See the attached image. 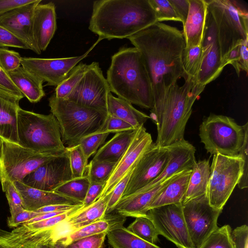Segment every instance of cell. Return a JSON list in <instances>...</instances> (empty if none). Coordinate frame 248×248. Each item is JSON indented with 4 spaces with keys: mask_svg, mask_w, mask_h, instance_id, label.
Instances as JSON below:
<instances>
[{
    "mask_svg": "<svg viewBox=\"0 0 248 248\" xmlns=\"http://www.w3.org/2000/svg\"><path fill=\"white\" fill-rule=\"evenodd\" d=\"M107 80L110 92L140 108L151 109L154 97L150 79L140 51L123 47L111 57Z\"/></svg>",
    "mask_w": 248,
    "mask_h": 248,
    "instance_id": "obj_4",
    "label": "cell"
},
{
    "mask_svg": "<svg viewBox=\"0 0 248 248\" xmlns=\"http://www.w3.org/2000/svg\"><path fill=\"white\" fill-rule=\"evenodd\" d=\"M182 204L190 239L197 248L218 228L217 219L222 210L216 209L210 204L207 194Z\"/></svg>",
    "mask_w": 248,
    "mask_h": 248,
    "instance_id": "obj_12",
    "label": "cell"
},
{
    "mask_svg": "<svg viewBox=\"0 0 248 248\" xmlns=\"http://www.w3.org/2000/svg\"><path fill=\"white\" fill-rule=\"evenodd\" d=\"M204 88L188 78L182 86L177 83L172 85L164 97L154 105L149 117L156 125V146L167 147L184 139L192 106Z\"/></svg>",
    "mask_w": 248,
    "mask_h": 248,
    "instance_id": "obj_3",
    "label": "cell"
},
{
    "mask_svg": "<svg viewBox=\"0 0 248 248\" xmlns=\"http://www.w3.org/2000/svg\"><path fill=\"white\" fill-rule=\"evenodd\" d=\"M105 185V183H91L82 206L80 208H85L97 200L103 191Z\"/></svg>",
    "mask_w": 248,
    "mask_h": 248,
    "instance_id": "obj_53",
    "label": "cell"
},
{
    "mask_svg": "<svg viewBox=\"0 0 248 248\" xmlns=\"http://www.w3.org/2000/svg\"><path fill=\"white\" fill-rule=\"evenodd\" d=\"M199 136L211 155L235 156L248 137V123L240 125L230 117L211 113L200 124Z\"/></svg>",
    "mask_w": 248,
    "mask_h": 248,
    "instance_id": "obj_8",
    "label": "cell"
},
{
    "mask_svg": "<svg viewBox=\"0 0 248 248\" xmlns=\"http://www.w3.org/2000/svg\"><path fill=\"white\" fill-rule=\"evenodd\" d=\"M234 248H248V227L243 225L231 232Z\"/></svg>",
    "mask_w": 248,
    "mask_h": 248,
    "instance_id": "obj_51",
    "label": "cell"
},
{
    "mask_svg": "<svg viewBox=\"0 0 248 248\" xmlns=\"http://www.w3.org/2000/svg\"><path fill=\"white\" fill-rule=\"evenodd\" d=\"M230 225L218 227L197 248H234Z\"/></svg>",
    "mask_w": 248,
    "mask_h": 248,
    "instance_id": "obj_38",
    "label": "cell"
},
{
    "mask_svg": "<svg viewBox=\"0 0 248 248\" xmlns=\"http://www.w3.org/2000/svg\"><path fill=\"white\" fill-rule=\"evenodd\" d=\"M189 3L188 15L182 31L187 48L201 44L207 10L205 0H189Z\"/></svg>",
    "mask_w": 248,
    "mask_h": 248,
    "instance_id": "obj_25",
    "label": "cell"
},
{
    "mask_svg": "<svg viewBox=\"0 0 248 248\" xmlns=\"http://www.w3.org/2000/svg\"><path fill=\"white\" fill-rule=\"evenodd\" d=\"M243 164L239 154L232 156L214 155L207 193L213 207L222 210L241 179Z\"/></svg>",
    "mask_w": 248,
    "mask_h": 248,
    "instance_id": "obj_9",
    "label": "cell"
},
{
    "mask_svg": "<svg viewBox=\"0 0 248 248\" xmlns=\"http://www.w3.org/2000/svg\"><path fill=\"white\" fill-rule=\"evenodd\" d=\"M133 130L136 129L126 122L115 116L108 114L103 126L95 133H117Z\"/></svg>",
    "mask_w": 248,
    "mask_h": 248,
    "instance_id": "obj_47",
    "label": "cell"
},
{
    "mask_svg": "<svg viewBox=\"0 0 248 248\" xmlns=\"http://www.w3.org/2000/svg\"><path fill=\"white\" fill-rule=\"evenodd\" d=\"M205 1L217 27L223 64L224 59L234 47L243 41H248V9L239 0Z\"/></svg>",
    "mask_w": 248,
    "mask_h": 248,
    "instance_id": "obj_7",
    "label": "cell"
},
{
    "mask_svg": "<svg viewBox=\"0 0 248 248\" xmlns=\"http://www.w3.org/2000/svg\"><path fill=\"white\" fill-rule=\"evenodd\" d=\"M100 41L98 39L87 51L79 56L52 59L22 57L21 65L44 82H46V85L57 87Z\"/></svg>",
    "mask_w": 248,
    "mask_h": 248,
    "instance_id": "obj_16",
    "label": "cell"
},
{
    "mask_svg": "<svg viewBox=\"0 0 248 248\" xmlns=\"http://www.w3.org/2000/svg\"><path fill=\"white\" fill-rule=\"evenodd\" d=\"M192 169L177 174L152 201L148 210L167 204L182 203Z\"/></svg>",
    "mask_w": 248,
    "mask_h": 248,
    "instance_id": "obj_26",
    "label": "cell"
},
{
    "mask_svg": "<svg viewBox=\"0 0 248 248\" xmlns=\"http://www.w3.org/2000/svg\"><path fill=\"white\" fill-rule=\"evenodd\" d=\"M41 1V0H34L31 3L13 9L0 16V25L24 41L30 50L37 54L41 52L34 41L32 17L35 7Z\"/></svg>",
    "mask_w": 248,
    "mask_h": 248,
    "instance_id": "obj_20",
    "label": "cell"
},
{
    "mask_svg": "<svg viewBox=\"0 0 248 248\" xmlns=\"http://www.w3.org/2000/svg\"><path fill=\"white\" fill-rule=\"evenodd\" d=\"M169 156L168 146L159 147L153 143L135 166L122 198L133 194L155 180L165 168Z\"/></svg>",
    "mask_w": 248,
    "mask_h": 248,
    "instance_id": "obj_14",
    "label": "cell"
},
{
    "mask_svg": "<svg viewBox=\"0 0 248 248\" xmlns=\"http://www.w3.org/2000/svg\"><path fill=\"white\" fill-rule=\"evenodd\" d=\"M19 103L0 96V138L18 144L17 113Z\"/></svg>",
    "mask_w": 248,
    "mask_h": 248,
    "instance_id": "obj_30",
    "label": "cell"
},
{
    "mask_svg": "<svg viewBox=\"0 0 248 248\" xmlns=\"http://www.w3.org/2000/svg\"><path fill=\"white\" fill-rule=\"evenodd\" d=\"M90 184V181L87 175H85L69 180L58 186L53 191L83 203Z\"/></svg>",
    "mask_w": 248,
    "mask_h": 248,
    "instance_id": "obj_35",
    "label": "cell"
},
{
    "mask_svg": "<svg viewBox=\"0 0 248 248\" xmlns=\"http://www.w3.org/2000/svg\"><path fill=\"white\" fill-rule=\"evenodd\" d=\"M149 0H98L93 1L89 30L104 39H124L156 22Z\"/></svg>",
    "mask_w": 248,
    "mask_h": 248,
    "instance_id": "obj_2",
    "label": "cell"
},
{
    "mask_svg": "<svg viewBox=\"0 0 248 248\" xmlns=\"http://www.w3.org/2000/svg\"><path fill=\"white\" fill-rule=\"evenodd\" d=\"M37 231L22 225L7 232L0 229V248H20L34 240Z\"/></svg>",
    "mask_w": 248,
    "mask_h": 248,
    "instance_id": "obj_33",
    "label": "cell"
},
{
    "mask_svg": "<svg viewBox=\"0 0 248 248\" xmlns=\"http://www.w3.org/2000/svg\"><path fill=\"white\" fill-rule=\"evenodd\" d=\"M88 64L80 62L70 71L66 78L57 86L54 93L58 98L65 99L80 81L85 74Z\"/></svg>",
    "mask_w": 248,
    "mask_h": 248,
    "instance_id": "obj_37",
    "label": "cell"
},
{
    "mask_svg": "<svg viewBox=\"0 0 248 248\" xmlns=\"http://www.w3.org/2000/svg\"><path fill=\"white\" fill-rule=\"evenodd\" d=\"M57 29L55 5L52 2L38 4L32 17V31L35 43L42 52L46 50Z\"/></svg>",
    "mask_w": 248,
    "mask_h": 248,
    "instance_id": "obj_22",
    "label": "cell"
},
{
    "mask_svg": "<svg viewBox=\"0 0 248 248\" xmlns=\"http://www.w3.org/2000/svg\"><path fill=\"white\" fill-rule=\"evenodd\" d=\"M153 144L151 135L146 131L144 125L138 129L127 150L107 180L99 197L111 192L118 182L134 167L142 155Z\"/></svg>",
    "mask_w": 248,
    "mask_h": 248,
    "instance_id": "obj_18",
    "label": "cell"
},
{
    "mask_svg": "<svg viewBox=\"0 0 248 248\" xmlns=\"http://www.w3.org/2000/svg\"><path fill=\"white\" fill-rule=\"evenodd\" d=\"M248 41H242L239 46V60L238 69L246 72L247 75L248 71Z\"/></svg>",
    "mask_w": 248,
    "mask_h": 248,
    "instance_id": "obj_57",
    "label": "cell"
},
{
    "mask_svg": "<svg viewBox=\"0 0 248 248\" xmlns=\"http://www.w3.org/2000/svg\"><path fill=\"white\" fill-rule=\"evenodd\" d=\"M59 155L34 152L18 144L2 140L0 156L1 186L7 181L21 182L42 164Z\"/></svg>",
    "mask_w": 248,
    "mask_h": 248,
    "instance_id": "obj_10",
    "label": "cell"
},
{
    "mask_svg": "<svg viewBox=\"0 0 248 248\" xmlns=\"http://www.w3.org/2000/svg\"><path fill=\"white\" fill-rule=\"evenodd\" d=\"M168 147L170 156L163 170L152 182L138 190L152 188L176 174L192 169L197 162L195 156L196 149L192 144L184 139Z\"/></svg>",
    "mask_w": 248,
    "mask_h": 248,
    "instance_id": "obj_21",
    "label": "cell"
},
{
    "mask_svg": "<svg viewBox=\"0 0 248 248\" xmlns=\"http://www.w3.org/2000/svg\"><path fill=\"white\" fill-rule=\"evenodd\" d=\"M20 54L7 47H0V67L6 73L21 66Z\"/></svg>",
    "mask_w": 248,
    "mask_h": 248,
    "instance_id": "obj_45",
    "label": "cell"
},
{
    "mask_svg": "<svg viewBox=\"0 0 248 248\" xmlns=\"http://www.w3.org/2000/svg\"></svg>",
    "mask_w": 248,
    "mask_h": 248,
    "instance_id": "obj_60",
    "label": "cell"
},
{
    "mask_svg": "<svg viewBox=\"0 0 248 248\" xmlns=\"http://www.w3.org/2000/svg\"><path fill=\"white\" fill-rule=\"evenodd\" d=\"M110 89L97 62L88 64L83 78L65 99L82 106L107 111Z\"/></svg>",
    "mask_w": 248,
    "mask_h": 248,
    "instance_id": "obj_13",
    "label": "cell"
},
{
    "mask_svg": "<svg viewBox=\"0 0 248 248\" xmlns=\"http://www.w3.org/2000/svg\"><path fill=\"white\" fill-rule=\"evenodd\" d=\"M177 174L152 188L145 190H138L129 196L122 198L113 211L115 213L125 217H137L146 215L148 211L149 205L153 199Z\"/></svg>",
    "mask_w": 248,
    "mask_h": 248,
    "instance_id": "obj_24",
    "label": "cell"
},
{
    "mask_svg": "<svg viewBox=\"0 0 248 248\" xmlns=\"http://www.w3.org/2000/svg\"><path fill=\"white\" fill-rule=\"evenodd\" d=\"M17 137L19 145L34 152L61 155L66 150L59 125L52 113L41 114L19 107Z\"/></svg>",
    "mask_w": 248,
    "mask_h": 248,
    "instance_id": "obj_6",
    "label": "cell"
},
{
    "mask_svg": "<svg viewBox=\"0 0 248 248\" xmlns=\"http://www.w3.org/2000/svg\"><path fill=\"white\" fill-rule=\"evenodd\" d=\"M13 83L31 103H37L45 95L43 81L21 65L7 73Z\"/></svg>",
    "mask_w": 248,
    "mask_h": 248,
    "instance_id": "obj_27",
    "label": "cell"
},
{
    "mask_svg": "<svg viewBox=\"0 0 248 248\" xmlns=\"http://www.w3.org/2000/svg\"><path fill=\"white\" fill-rule=\"evenodd\" d=\"M107 233L102 232L85 237L66 245L64 248H101Z\"/></svg>",
    "mask_w": 248,
    "mask_h": 248,
    "instance_id": "obj_46",
    "label": "cell"
},
{
    "mask_svg": "<svg viewBox=\"0 0 248 248\" xmlns=\"http://www.w3.org/2000/svg\"><path fill=\"white\" fill-rule=\"evenodd\" d=\"M117 163L92 160L88 165L86 172L90 183H106Z\"/></svg>",
    "mask_w": 248,
    "mask_h": 248,
    "instance_id": "obj_39",
    "label": "cell"
},
{
    "mask_svg": "<svg viewBox=\"0 0 248 248\" xmlns=\"http://www.w3.org/2000/svg\"><path fill=\"white\" fill-rule=\"evenodd\" d=\"M2 142V140L0 138V154H1Z\"/></svg>",
    "mask_w": 248,
    "mask_h": 248,
    "instance_id": "obj_59",
    "label": "cell"
},
{
    "mask_svg": "<svg viewBox=\"0 0 248 248\" xmlns=\"http://www.w3.org/2000/svg\"><path fill=\"white\" fill-rule=\"evenodd\" d=\"M107 236L113 248H160L138 237L123 225L111 229Z\"/></svg>",
    "mask_w": 248,
    "mask_h": 248,
    "instance_id": "obj_32",
    "label": "cell"
},
{
    "mask_svg": "<svg viewBox=\"0 0 248 248\" xmlns=\"http://www.w3.org/2000/svg\"><path fill=\"white\" fill-rule=\"evenodd\" d=\"M20 248H55L54 242L49 238L39 240L35 239Z\"/></svg>",
    "mask_w": 248,
    "mask_h": 248,
    "instance_id": "obj_58",
    "label": "cell"
},
{
    "mask_svg": "<svg viewBox=\"0 0 248 248\" xmlns=\"http://www.w3.org/2000/svg\"><path fill=\"white\" fill-rule=\"evenodd\" d=\"M202 46V60L196 82L199 87L205 88L219 77L224 68L217 27L208 7Z\"/></svg>",
    "mask_w": 248,
    "mask_h": 248,
    "instance_id": "obj_15",
    "label": "cell"
},
{
    "mask_svg": "<svg viewBox=\"0 0 248 248\" xmlns=\"http://www.w3.org/2000/svg\"><path fill=\"white\" fill-rule=\"evenodd\" d=\"M7 47L30 49L26 43L0 25V47Z\"/></svg>",
    "mask_w": 248,
    "mask_h": 248,
    "instance_id": "obj_50",
    "label": "cell"
},
{
    "mask_svg": "<svg viewBox=\"0 0 248 248\" xmlns=\"http://www.w3.org/2000/svg\"><path fill=\"white\" fill-rule=\"evenodd\" d=\"M34 0H0V16L13 9L31 3Z\"/></svg>",
    "mask_w": 248,
    "mask_h": 248,
    "instance_id": "obj_56",
    "label": "cell"
},
{
    "mask_svg": "<svg viewBox=\"0 0 248 248\" xmlns=\"http://www.w3.org/2000/svg\"><path fill=\"white\" fill-rule=\"evenodd\" d=\"M128 39L144 61L152 84L154 105L180 78L186 79L182 63L186 47L182 31L156 22Z\"/></svg>",
    "mask_w": 248,
    "mask_h": 248,
    "instance_id": "obj_1",
    "label": "cell"
},
{
    "mask_svg": "<svg viewBox=\"0 0 248 248\" xmlns=\"http://www.w3.org/2000/svg\"><path fill=\"white\" fill-rule=\"evenodd\" d=\"M78 210H71L44 220L32 223H24L23 225H26L29 229L32 230L42 231L46 230L57 225Z\"/></svg>",
    "mask_w": 248,
    "mask_h": 248,
    "instance_id": "obj_49",
    "label": "cell"
},
{
    "mask_svg": "<svg viewBox=\"0 0 248 248\" xmlns=\"http://www.w3.org/2000/svg\"><path fill=\"white\" fill-rule=\"evenodd\" d=\"M109 133H93L82 138L77 144L80 145L86 158L88 159L96 153L103 144Z\"/></svg>",
    "mask_w": 248,
    "mask_h": 248,
    "instance_id": "obj_42",
    "label": "cell"
},
{
    "mask_svg": "<svg viewBox=\"0 0 248 248\" xmlns=\"http://www.w3.org/2000/svg\"><path fill=\"white\" fill-rule=\"evenodd\" d=\"M210 177L209 160L197 162L192 169L187 190L182 204L207 193Z\"/></svg>",
    "mask_w": 248,
    "mask_h": 248,
    "instance_id": "obj_31",
    "label": "cell"
},
{
    "mask_svg": "<svg viewBox=\"0 0 248 248\" xmlns=\"http://www.w3.org/2000/svg\"><path fill=\"white\" fill-rule=\"evenodd\" d=\"M73 179L84 176L87 172L88 160L86 158L80 146L77 144L67 147Z\"/></svg>",
    "mask_w": 248,
    "mask_h": 248,
    "instance_id": "obj_40",
    "label": "cell"
},
{
    "mask_svg": "<svg viewBox=\"0 0 248 248\" xmlns=\"http://www.w3.org/2000/svg\"><path fill=\"white\" fill-rule=\"evenodd\" d=\"M134 168L127 172L114 188L108 202L106 214L113 211L115 207L122 198Z\"/></svg>",
    "mask_w": 248,
    "mask_h": 248,
    "instance_id": "obj_48",
    "label": "cell"
},
{
    "mask_svg": "<svg viewBox=\"0 0 248 248\" xmlns=\"http://www.w3.org/2000/svg\"><path fill=\"white\" fill-rule=\"evenodd\" d=\"M111 193L99 197L90 205L79 208L66 219L50 228V238L53 242H56L71 232L103 218L106 214Z\"/></svg>",
    "mask_w": 248,
    "mask_h": 248,
    "instance_id": "obj_19",
    "label": "cell"
},
{
    "mask_svg": "<svg viewBox=\"0 0 248 248\" xmlns=\"http://www.w3.org/2000/svg\"><path fill=\"white\" fill-rule=\"evenodd\" d=\"M137 129L116 133L95 153L93 160L118 163L131 142Z\"/></svg>",
    "mask_w": 248,
    "mask_h": 248,
    "instance_id": "obj_28",
    "label": "cell"
},
{
    "mask_svg": "<svg viewBox=\"0 0 248 248\" xmlns=\"http://www.w3.org/2000/svg\"><path fill=\"white\" fill-rule=\"evenodd\" d=\"M0 96L19 103L24 96L13 83L7 74L0 67Z\"/></svg>",
    "mask_w": 248,
    "mask_h": 248,
    "instance_id": "obj_43",
    "label": "cell"
},
{
    "mask_svg": "<svg viewBox=\"0 0 248 248\" xmlns=\"http://www.w3.org/2000/svg\"><path fill=\"white\" fill-rule=\"evenodd\" d=\"M107 111L109 115L118 117L129 124L135 129L144 125L149 116L136 109L132 104L110 93L108 97Z\"/></svg>",
    "mask_w": 248,
    "mask_h": 248,
    "instance_id": "obj_29",
    "label": "cell"
},
{
    "mask_svg": "<svg viewBox=\"0 0 248 248\" xmlns=\"http://www.w3.org/2000/svg\"><path fill=\"white\" fill-rule=\"evenodd\" d=\"M184 25L186 20L190 6L189 0H169Z\"/></svg>",
    "mask_w": 248,
    "mask_h": 248,
    "instance_id": "obj_55",
    "label": "cell"
},
{
    "mask_svg": "<svg viewBox=\"0 0 248 248\" xmlns=\"http://www.w3.org/2000/svg\"><path fill=\"white\" fill-rule=\"evenodd\" d=\"M202 60V43L193 47H185L182 57L183 68L186 79L188 78H191L196 84V79L201 69Z\"/></svg>",
    "mask_w": 248,
    "mask_h": 248,
    "instance_id": "obj_34",
    "label": "cell"
},
{
    "mask_svg": "<svg viewBox=\"0 0 248 248\" xmlns=\"http://www.w3.org/2000/svg\"><path fill=\"white\" fill-rule=\"evenodd\" d=\"M11 216L7 218V224L10 228H16L29 222L39 215V213L29 211L22 206L10 208Z\"/></svg>",
    "mask_w": 248,
    "mask_h": 248,
    "instance_id": "obj_44",
    "label": "cell"
},
{
    "mask_svg": "<svg viewBox=\"0 0 248 248\" xmlns=\"http://www.w3.org/2000/svg\"><path fill=\"white\" fill-rule=\"evenodd\" d=\"M146 214L153 221L158 234L173 243L177 248H196L188 233L182 203L154 207L149 210Z\"/></svg>",
    "mask_w": 248,
    "mask_h": 248,
    "instance_id": "obj_11",
    "label": "cell"
},
{
    "mask_svg": "<svg viewBox=\"0 0 248 248\" xmlns=\"http://www.w3.org/2000/svg\"><path fill=\"white\" fill-rule=\"evenodd\" d=\"M1 186L3 191L5 193L10 208L22 206L21 197L13 182L7 181Z\"/></svg>",
    "mask_w": 248,
    "mask_h": 248,
    "instance_id": "obj_52",
    "label": "cell"
},
{
    "mask_svg": "<svg viewBox=\"0 0 248 248\" xmlns=\"http://www.w3.org/2000/svg\"><path fill=\"white\" fill-rule=\"evenodd\" d=\"M239 154L242 156L243 159L244 164L243 174L237 185L240 189H242L248 187V137L246 139Z\"/></svg>",
    "mask_w": 248,
    "mask_h": 248,
    "instance_id": "obj_54",
    "label": "cell"
},
{
    "mask_svg": "<svg viewBox=\"0 0 248 248\" xmlns=\"http://www.w3.org/2000/svg\"><path fill=\"white\" fill-rule=\"evenodd\" d=\"M130 232L145 240L155 245L158 241V233L151 219L147 214L136 217L135 220L127 228Z\"/></svg>",
    "mask_w": 248,
    "mask_h": 248,
    "instance_id": "obj_36",
    "label": "cell"
},
{
    "mask_svg": "<svg viewBox=\"0 0 248 248\" xmlns=\"http://www.w3.org/2000/svg\"><path fill=\"white\" fill-rule=\"evenodd\" d=\"M157 22L173 21L181 22L169 0H149Z\"/></svg>",
    "mask_w": 248,
    "mask_h": 248,
    "instance_id": "obj_41",
    "label": "cell"
},
{
    "mask_svg": "<svg viewBox=\"0 0 248 248\" xmlns=\"http://www.w3.org/2000/svg\"><path fill=\"white\" fill-rule=\"evenodd\" d=\"M13 183L21 197L23 208L29 211H34L50 205H83L82 202L77 200L54 191L34 188L20 181H15Z\"/></svg>",
    "mask_w": 248,
    "mask_h": 248,
    "instance_id": "obj_23",
    "label": "cell"
},
{
    "mask_svg": "<svg viewBox=\"0 0 248 248\" xmlns=\"http://www.w3.org/2000/svg\"><path fill=\"white\" fill-rule=\"evenodd\" d=\"M72 179L69 155L66 150L62 154L42 164L26 176L21 182L34 188L53 191Z\"/></svg>",
    "mask_w": 248,
    "mask_h": 248,
    "instance_id": "obj_17",
    "label": "cell"
},
{
    "mask_svg": "<svg viewBox=\"0 0 248 248\" xmlns=\"http://www.w3.org/2000/svg\"><path fill=\"white\" fill-rule=\"evenodd\" d=\"M48 101L50 111L59 125L62 141L68 147L77 145L82 138L96 133L108 115L104 111L57 98L54 94Z\"/></svg>",
    "mask_w": 248,
    "mask_h": 248,
    "instance_id": "obj_5",
    "label": "cell"
}]
</instances>
